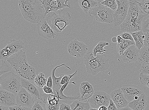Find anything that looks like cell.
Listing matches in <instances>:
<instances>
[{
	"label": "cell",
	"mask_w": 149,
	"mask_h": 110,
	"mask_svg": "<svg viewBox=\"0 0 149 110\" xmlns=\"http://www.w3.org/2000/svg\"><path fill=\"white\" fill-rule=\"evenodd\" d=\"M13 69L20 78L33 81L36 70L28 62L26 53L22 50L10 56L7 60Z\"/></svg>",
	"instance_id": "obj_1"
},
{
	"label": "cell",
	"mask_w": 149,
	"mask_h": 110,
	"mask_svg": "<svg viewBox=\"0 0 149 110\" xmlns=\"http://www.w3.org/2000/svg\"><path fill=\"white\" fill-rule=\"evenodd\" d=\"M144 14L140 9L136 0H129V8L126 18L120 25L124 32L132 33L141 31Z\"/></svg>",
	"instance_id": "obj_2"
},
{
	"label": "cell",
	"mask_w": 149,
	"mask_h": 110,
	"mask_svg": "<svg viewBox=\"0 0 149 110\" xmlns=\"http://www.w3.org/2000/svg\"><path fill=\"white\" fill-rule=\"evenodd\" d=\"M18 4L24 18L27 21L38 23L45 18V12L40 0H19Z\"/></svg>",
	"instance_id": "obj_3"
},
{
	"label": "cell",
	"mask_w": 149,
	"mask_h": 110,
	"mask_svg": "<svg viewBox=\"0 0 149 110\" xmlns=\"http://www.w3.org/2000/svg\"><path fill=\"white\" fill-rule=\"evenodd\" d=\"M84 63L86 71L93 76L100 72H105L110 67L109 59L106 54H98L95 57L91 51L87 52L85 55Z\"/></svg>",
	"instance_id": "obj_4"
},
{
	"label": "cell",
	"mask_w": 149,
	"mask_h": 110,
	"mask_svg": "<svg viewBox=\"0 0 149 110\" xmlns=\"http://www.w3.org/2000/svg\"><path fill=\"white\" fill-rule=\"evenodd\" d=\"M46 19L51 28L57 33L61 32L70 24L72 17L65 8L58 11V14L53 12Z\"/></svg>",
	"instance_id": "obj_5"
},
{
	"label": "cell",
	"mask_w": 149,
	"mask_h": 110,
	"mask_svg": "<svg viewBox=\"0 0 149 110\" xmlns=\"http://www.w3.org/2000/svg\"><path fill=\"white\" fill-rule=\"evenodd\" d=\"M1 89L17 95L21 88V78L12 72L1 75L0 77Z\"/></svg>",
	"instance_id": "obj_6"
},
{
	"label": "cell",
	"mask_w": 149,
	"mask_h": 110,
	"mask_svg": "<svg viewBox=\"0 0 149 110\" xmlns=\"http://www.w3.org/2000/svg\"><path fill=\"white\" fill-rule=\"evenodd\" d=\"M114 11L101 3H98L89 11L90 16L95 21L102 23L113 24Z\"/></svg>",
	"instance_id": "obj_7"
},
{
	"label": "cell",
	"mask_w": 149,
	"mask_h": 110,
	"mask_svg": "<svg viewBox=\"0 0 149 110\" xmlns=\"http://www.w3.org/2000/svg\"><path fill=\"white\" fill-rule=\"evenodd\" d=\"M117 8L114 11L113 25L120 26L125 19L129 8V0H116Z\"/></svg>",
	"instance_id": "obj_8"
},
{
	"label": "cell",
	"mask_w": 149,
	"mask_h": 110,
	"mask_svg": "<svg viewBox=\"0 0 149 110\" xmlns=\"http://www.w3.org/2000/svg\"><path fill=\"white\" fill-rule=\"evenodd\" d=\"M111 99L110 95L102 91H97L95 92L88 102L91 108L98 109L100 107L102 106L107 107L109 105Z\"/></svg>",
	"instance_id": "obj_9"
},
{
	"label": "cell",
	"mask_w": 149,
	"mask_h": 110,
	"mask_svg": "<svg viewBox=\"0 0 149 110\" xmlns=\"http://www.w3.org/2000/svg\"><path fill=\"white\" fill-rule=\"evenodd\" d=\"M88 49V47L84 43L79 42L77 39H75L68 44V51L72 56L79 58L84 57Z\"/></svg>",
	"instance_id": "obj_10"
},
{
	"label": "cell",
	"mask_w": 149,
	"mask_h": 110,
	"mask_svg": "<svg viewBox=\"0 0 149 110\" xmlns=\"http://www.w3.org/2000/svg\"><path fill=\"white\" fill-rule=\"evenodd\" d=\"M34 99L25 88L22 87L16 95L17 105L32 109L35 103Z\"/></svg>",
	"instance_id": "obj_11"
},
{
	"label": "cell",
	"mask_w": 149,
	"mask_h": 110,
	"mask_svg": "<svg viewBox=\"0 0 149 110\" xmlns=\"http://www.w3.org/2000/svg\"><path fill=\"white\" fill-rule=\"evenodd\" d=\"M22 86L25 88L29 93L36 99L43 100V89L38 87L33 81L28 80L21 78Z\"/></svg>",
	"instance_id": "obj_12"
},
{
	"label": "cell",
	"mask_w": 149,
	"mask_h": 110,
	"mask_svg": "<svg viewBox=\"0 0 149 110\" xmlns=\"http://www.w3.org/2000/svg\"><path fill=\"white\" fill-rule=\"evenodd\" d=\"M41 1L45 12L46 16L51 12H57L58 10L67 7L70 8L65 4L64 0H42Z\"/></svg>",
	"instance_id": "obj_13"
},
{
	"label": "cell",
	"mask_w": 149,
	"mask_h": 110,
	"mask_svg": "<svg viewBox=\"0 0 149 110\" xmlns=\"http://www.w3.org/2000/svg\"><path fill=\"white\" fill-rule=\"evenodd\" d=\"M121 89L124 98L129 102L134 100L136 96H139L144 93L142 89L136 85H125Z\"/></svg>",
	"instance_id": "obj_14"
},
{
	"label": "cell",
	"mask_w": 149,
	"mask_h": 110,
	"mask_svg": "<svg viewBox=\"0 0 149 110\" xmlns=\"http://www.w3.org/2000/svg\"><path fill=\"white\" fill-rule=\"evenodd\" d=\"M37 27L38 32L40 36L47 39L54 38L56 34L48 24L45 18L37 23Z\"/></svg>",
	"instance_id": "obj_15"
},
{
	"label": "cell",
	"mask_w": 149,
	"mask_h": 110,
	"mask_svg": "<svg viewBox=\"0 0 149 110\" xmlns=\"http://www.w3.org/2000/svg\"><path fill=\"white\" fill-rule=\"evenodd\" d=\"M139 50L136 45L128 47L120 56L124 63H130L138 60Z\"/></svg>",
	"instance_id": "obj_16"
},
{
	"label": "cell",
	"mask_w": 149,
	"mask_h": 110,
	"mask_svg": "<svg viewBox=\"0 0 149 110\" xmlns=\"http://www.w3.org/2000/svg\"><path fill=\"white\" fill-rule=\"evenodd\" d=\"M16 105V95L4 89H0V105L9 107Z\"/></svg>",
	"instance_id": "obj_17"
},
{
	"label": "cell",
	"mask_w": 149,
	"mask_h": 110,
	"mask_svg": "<svg viewBox=\"0 0 149 110\" xmlns=\"http://www.w3.org/2000/svg\"><path fill=\"white\" fill-rule=\"evenodd\" d=\"M110 96L118 109L126 107L129 105L130 102L124 98L121 88L113 91L111 93Z\"/></svg>",
	"instance_id": "obj_18"
},
{
	"label": "cell",
	"mask_w": 149,
	"mask_h": 110,
	"mask_svg": "<svg viewBox=\"0 0 149 110\" xmlns=\"http://www.w3.org/2000/svg\"><path fill=\"white\" fill-rule=\"evenodd\" d=\"M80 90L81 94L79 101L87 102L95 92L92 85L88 81H84L81 84Z\"/></svg>",
	"instance_id": "obj_19"
},
{
	"label": "cell",
	"mask_w": 149,
	"mask_h": 110,
	"mask_svg": "<svg viewBox=\"0 0 149 110\" xmlns=\"http://www.w3.org/2000/svg\"><path fill=\"white\" fill-rule=\"evenodd\" d=\"M63 66H65L69 69V70H71V68L67 66L66 64L63 63L55 67L52 71L51 76L52 78L53 82L52 89L53 91L56 93L57 95L58 94L62 86V85L61 84V81L62 78L64 76L65 74H61L60 75L59 77H56L55 75V71H56L57 68Z\"/></svg>",
	"instance_id": "obj_20"
},
{
	"label": "cell",
	"mask_w": 149,
	"mask_h": 110,
	"mask_svg": "<svg viewBox=\"0 0 149 110\" xmlns=\"http://www.w3.org/2000/svg\"><path fill=\"white\" fill-rule=\"evenodd\" d=\"M147 103L146 96L143 93L139 96L137 99L130 102L128 106L133 110H144Z\"/></svg>",
	"instance_id": "obj_21"
},
{
	"label": "cell",
	"mask_w": 149,
	"mask_h": 110,
	"mask_svg": "<svg viewBox=\"0 0 149 110\" xmlns=\"http://www.w3.org/2000/svg\"><path fill=\"white\" fill-rule=\"evenodd\" d=\"M24 47V43L22 40L13 39L10 40L4 48L8 52L12 55L18 53Z\"/></svg>",
	"instance_id": "obj_22"
},
{
	"label": "cell",
	"mask_w": 149,
	"mask_h": 110,
	"mask_svg": "<svg viewBox=\"0 0 149 110\" xmlns=\"http://www.w3.org/2000/svg\"><path fill=\"white\" fill-rule=\"evenodd\" d=\"M131 33L133 38L136 46L139 49H140L144 46V41L145 38V33L142 31Z\"/></svg>",
	"instance_id": "obj_23"
},
{
	"label": "cell",
	"mask_w": 149,
	"mask_h": 110,
	"mask_svg": "<svg viewBox=\"0 0 149 110\" xmlns=\"http://www.w3.org/2000/svg\"><path fill=\"white\" fill-rule=\"evenodd\" d=\"M138 61L142 65H149V47L144 46L139 50Z\"/></svg>",
	"instance_id": "obj_24"
},
{
	"label": "cell",
	"mask_w": 149,
	"mask_h": 110,
	"mask_svg": "<svg viewBox=\"0 0 149 110\" xmlns=\"http://www.w3.org/2000/svg\"><path fill=\"white\" fill-rule=\"evenodd\" d=\"M78 1L79 6L86 14L99 3L93 0H79Z\"/></svg>",
	"instance_id": "obj_25"
},
{
	"label": "cell",
	"mask_w": 149,
	"mask_h": 110,
	"mask_svg": "<svg viewBox=\"0 0 149 110\" xmlns=\"http://www.w3.org/2000/svg\"><path fill=\"white\" fill-rule=\"evenodd\" d=\"M70 106L72 110H90L91 108L88 102H82L78 100L75 101Z\"/></svg>",
	"instance_id": "obj_26"
},
{
	"label": "cell",
	"mask_w": 149,
	"mask_h": 110,
	"mask_svg": "<svg viewBox=\"0 0 149 110\" xmlns=\"http://www.w3.org/2000/svg\"><path fill=\"white\" fill-rule=\"evenodd\" d=\"M132 45H136L134 41L123 39L122 42L117 43V49L118 52L120 55H122L128 47Z\"/></svg>",
	"instance_id": "obj_27"
},
{
	"label": "cell",
	"mask_w": 149,
	"mask_h": 110,
	"mask_svg": "<svg viewBox=\"0 0 149 110\" xmlns=\"http://www.w3.org/2000/svg\"><path fill=\"white\" fill-rule=\"evenodd\" d=\"M109 45L108 42L104 41H100L93 49L92 53L93 56L96 57L97 53L100 55L105 54V52L107 51L104 49V47Z\"/></svg>",
	"instance_id": "obj_28"
},
{
	"label": "cell",
	"mask_w": 149,
	"mask_h": 110,
	"mask_svg": "<svg viewBox=\"0 0 149 110\" xmlns=\"http://www.w3.org/2000/svg\"><path fill=\"white\" fill-rule=\"evenodd\" d=\"M47 81L45 74L43 73H40L36 75L34 79V82L38 87L43 89L44 86L46 85Z\"/></svg>",
	"instance_id": "obj_29"
},
{
	"label": "cell",
	"mask_w": 149,
	"mask_h": 110,
	"mask_svg": "<svg viewBox=\"0 0 149 110\" xmlns=\"http://www.w3.org/2000/svg\"><path fill=\"white\" fill-rule=\"evenodd\" d=\"M138 5L141 11L144 14L149 16V0H143L138 2Z\"/></svg>",
	"instance_id": "obj_30"
},
{
	"label": "cell",
	"mask_w": 149,
	"mask_h": 110,
	"mask_svg": "<svg viewBox=\"0 0 149 110\" xmlns=\"http://www.w3.org/2000/svg\"><path fill=\"white\" fill-rule=\"evenodd\" d=\"M2 61L1 66V74L0 75L9 72H12L11 65L7 60H1Z\"/></svg>",
	"instance_id": "obj_31"
},
{
	"label": "cell",
	"mask_w": 149,
	"mask_h": 110,
	"mask_svg": "<svg viewBox=\"0 0 149 110\" xmlns=\"http://www.w3.org/2000/svg\"><path fill=\"white\" fill-rule=\"evenodd\" d=\"M32 110H47L46 104L43 100H36L35 103L32 108Z\"/></svg>",
	"instance_id": "obj_32"
},
{
	"label": "cell",
	"mask_w": 149,
	"mask_h": 110,
	"mask_svg": "<svg viewBox=\"0 0 149 110\" xmlns=\"http://www.w3.org/2000/svg\"><path fill=\"white\" fill-rule=\"evenodd\" d=\"M101 3L102 5L111 9L115 11L117 8V5L116 0H105Z\"/></svg>",
	"instance_id": "obj_33"
},
{
	"label": "cell",
	"mask_w": 149,
	"mask_h": 110,
	"mask_svg": "<svg viewBox=\"0 0 149 110\" xmlns=\"http://www.w3.org/2000/svg\"><path fill=\"white\" fill-rule=\"evenodd\" d=\"M141 31L144 33H149V16L145 17L142 24Z\"/></svg>",
	"instance_id": "obj_34"
},
{
	"label": "cell",
	"mask_w": 149,
	"mask_h": 110,
	"mask_svg": "<svg viewBox=\"0 0 149 110\" xmlns=\"http://www.w3.org/2000/svg\"><path fill=\"white\" fill-rule=\"evenodd\" d=\"M139 79L142 84L149 88V75L140 73Z\"/></svg>",
	"instance_id": "obj_35"
},
{
	"label": "cell",
	"mask_w": 149,
	"mask_h": 110,
	"mask_svg": "<svg viewBox=\"0 0 149 110\" xmlns=\"http://www.w3.org/2000/svg\"><path fill=\"white\" fill-rule=\"evenodd\" d=\"M11 56V54L5 48L0 51V60H7Z\"/></svg>",
	"instance_id": "obj_36"
},
{
	"label": "cell",
	"mask_w": 149,
	"mask_h": 110,
	"mask_svg": "<svg viewBox=\"0 0 149 110\" xmlns=\"http://www.w3.org/2000/svg\"><path fill=\"white\" fill-rule=\"evenodd\" d=\"M120 35L123 39L134 41L133 38L131 33L125 32L120 34Z\"/></svg>",
	"instance_id": "obj_37"
},
{
	"label": "cell",
	"mask_w": 149,
	"mask_h": 110,
	"mask_svg": "<svg viewBox=\"0 0 149 110\" xmlns=\"http://www.w3.org/2000/svg\"><path fill=\"white\" fill-rule=\"evenodd\" d=\"M9 107L10 110H32L31 108L23 107L17 105Z\"/></svg>",
	"instance_id": "obj_38"
},
{
	"label": "cell",
	"mask_w": 149,
	"mask_h": 110,
	"mask_svg": "<svg viewBox=\"0 0 149 110\" xmlns=\"http://www.w3.org/2000/svg\"><path fill=\"white\" fill-rule=\"evenodd\" d=\"M46 104L47 110H59L60 103L57 105H50L48 103Z\"/></svg>",
	"instance_id": "obj_39"
},
{
	"label": "cell",
	"mask_w": 149,
	"mask_h": 110,
	"mask_svg": "<svg viewBox=\"0 0 149 110\" xmlns=\"http://www.w3.org/2000/svg\"><path fill=\"white\" fill-rule=\"evenodd\" d=\"M140 72L141 73L149 75V65H142Z\"/></svg>",
	"instance_id": "obj_40"
},
{
	"label": "cell",
	"mask_w": 149,
	"mask_h": 110,
	"mask_svg": "<svg viewBox=\"0 0 149 110\" xmlns=\"http://www.w3.org/2000/svg\"><path fill=\"white\" fill-rule=\"evenodd\" d=\"M43 90L44 93L47 94H54L53 89L47 86L46 85L44 86L43 87Z\"/></svg>",
	"instance_id": "obj_41"
},
{
	"label": "cell",
	"mask_w": 149,
	"mask_h": 110,
	"mask_svg": "<svg viewBox=\"0 0 149 110\" xmlns=\"http://www.w3.org/2000/svg\"><path fill=\"white\" fill-rule=\"evenodd\" d=\"M107 108V110H118L115 103L111 99L110 100L109 105Z\"/></svg>",
	"instance_id": "obj_42"
},
{
	"label": "cell",
	"mask_w": 149,
	"mask_h": 110,
	"mask_svg": "<svg viewBox=\"0 0 149 110\" xmlns=\"http://www.w3.org/2000/svg\"><path fill=\"white\" fill-rule=\"evenodd\" d=\"M59 110H72L70 105L60 103Z\"/></svg>",
	"instance_id": "obj_43"
},
{
	"label": "cell",
	"mask_w": 149,
	"mask_h": 110,
	"mask_svg": "<svg viewBox=\"0 0 149 110\" xmlns=\"http://www.w3.org/2000/svg\"><path fill=\"white\" fill-rule=\"evenodd\" d=\"M144 43L145 46L149 47V33H145V38Z\"/></svg>",
	"instance_id": "obj_44"
},
{
	"label": "cell",
	"mask_w": 149,
	"mask_h": 110,
	"mask_svg": "<svg viewBox=\"0 0 149 110\" xmlns=\"http://www.w3.org/2000/svg\"><path fill=\"white\" fill-rule=\"evenodd\" d=\"M53 80L52 76H49L48 78L46 86H47L52 88L53 87Z\"/></svg>",
	"instance_id": "obj_45"
},
{
	"label": "cell",
	"mask_w": 149,
	"mask_h": 110,
	"mask_svg": "<svg viewBox=\"0 0 149 110\" xmlns=\"http://www.w3.org/2000/svg\"><path fill=\"white\" fill-rule=\"evenodd\" d=\"M0 110H10L8 107L3 105H0Z\"/></svg>",
	"instance_id": "obj_46"
},
{
	"label": "cell",
	"mask_w": 149,
	"mask_h": 110,
	"mask_svg": "<svg viewBox=\"0 0 149 110\" xmlns=\"http://www.w3.org/2000/svg\"><path fill=\"white\" fill-rule=\"evenodd\" d=\"M117 43H120L121 42H122L123 40L120 35L117 36Z\"/></svg>",
	"instance_id": "obj_47"
},
{
	"label": "cell",
	"mask_w": 149,
	"mask_h": 110,
	"mask_svg": "<svg viewBox=\"0 0 149 110\" xmlns=\"http://www.w3.org/2000/svg\"><path fill=\"white\" fill-rule=\"evenodd\" d=\"M98 109L99 110H107V108L106 106H102L100 107Z\"/></svg>",
	"instance_id": "obj_48"
},
{
	"label": "cell",
	"mask_w": 149,
	"mask_h": 110,
	"mask_svg": "<svg viewBox=\"0 0 149 110\" xmlns=\"http://www.w3.org/2000/svg\"><path fill=\"white\" fill-rule=\"evenodd\" d=\"M118 110H133L130 107H129V106H127V107H126L118 109Z\"/></svg>",
	"instance_id": "obj_49"
},
{
	"label": "cell",
	"mask_w": 149,
	"mask_h": 110,
	"mask_svg": "<svg viewBox=\"0 0 149 110\" xmlns=\"http://www.w3.org/2000/svg\"><path fill=\"white\" fill-rule=\"evenodd\" d=\"M65 4L67 5L69 7H70V8H71V6L70 4V3H69V0H64Z\"/></svg>",
	"instance_id": "obj_50"
},
{
	"label": "cell",
	"mask_w": 149,
	"mask_h": 110,
	"mask_svg": "<svg viewBox=\"0 0 149 110\" xmlns=\"http://www.w3.org/2000/svg\"><path fill=\"white\" fill-rule=\"evenodd\" d=\"M93 1H95L98 3H100L102 2L105 1V0H93Z\"/></svg>",
	"instance_id": "obj_51"
},
{
	"label": "cell",
	"mask_w": 149,
	"mask_h": 110,
	"mask_svg": "<svg viewBox=\"0 0 149 110\" xmlns=\"http://www.w3.org/2000/svg\"><path fill=\"white\" fill-rule=\"evenodd\" d=\"M96 109L91 108L90 110H95Z\"/></svg>",
	"instance_id": "obj_52"
},
{
	"label": "cell",
	"mask_w": 149,
	"mask_h": 110,
	"mask_svg": "<svg viewBox=\"0 0 149 110\" xmlns=\"http://www.w3.org/2000/svg\"><path fill=\"white\" fill-rule=\"evenodd\" d=\"M95 110H99L98 109H96Z\"/></svg>",
	"instance_id": "obj_53"
},
{
	"label": "cell",
	"mask_w": 149,
	"mask_h": 110,
	"mask_svg": "<svg viewBox=\"0 0 149 110\" xmlns=\"http://www.w3.org/2000/svg\"><path fill=\"white\" fill-rule=\"evenodd\" d=\"M40 1H42V0H40Z\"/></svg>",
	"instance_id": "obj_54"
}]
</instances>
